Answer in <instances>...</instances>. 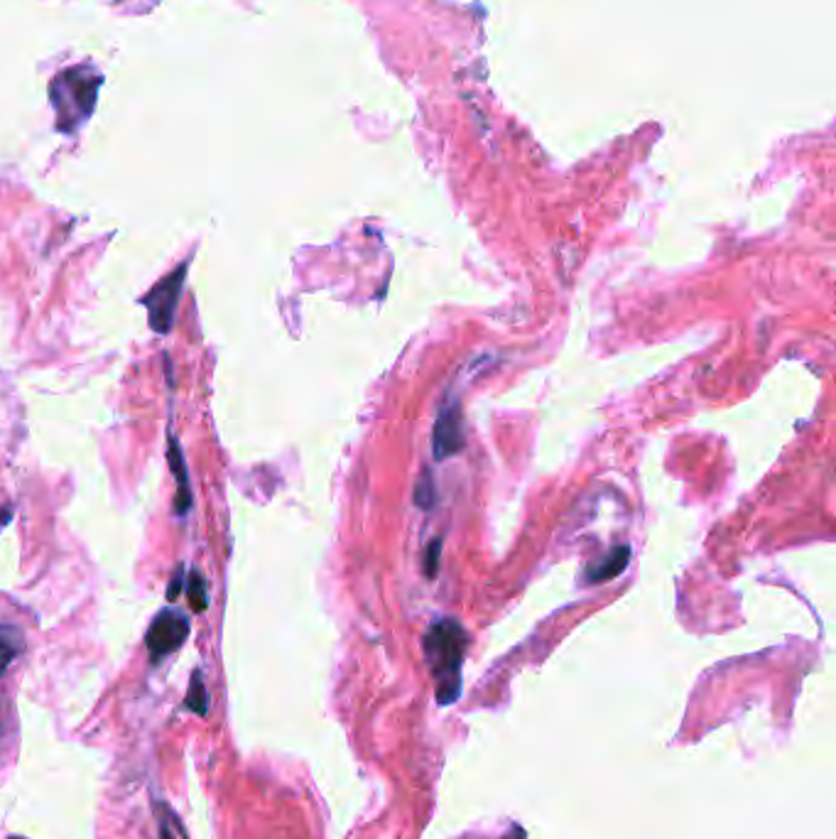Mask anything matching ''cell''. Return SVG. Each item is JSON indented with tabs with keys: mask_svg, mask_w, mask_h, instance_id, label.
I'll return each mask as SVG.
<instances>
[{
	"mask_svg": "<svg viewBox=\"0 0 836 839\" xmlns=\"http://www.w3.org/2000/svg\"><path fill=\"white\" fill-rule=\"evenodd\" d=\"M186 266H182L179 270L165 278L157 288L146 298V307L150 312V324L153 329L167 331L172 327L175 319V309H177L179 292H182V283H185Z\"/></svg>",
	"mask_w": 836,
	"mask_h": 839,
	"instance_id": "277c9868",
	"label": "cell"
},
{
	"mask_svg": "<svg viewBox=\"0 0 836 839\" xmlns=\"http://www.w3.org/2000/svg\"><path fill=\"white\" fill-rule=\"evenodd\" d=\"M189 599H192V606L196 612H204L206 609V587H204V580H201V574H192V584H189Z\"/></svg>",
	"mask_w": 836,
	"mask_h": 839,
	"instance_id": "30bf717a",
	"label": "cell"
},
{
	"mask_svg": "<svg viewBox=\"0 0 836 839\" xmlns=\"http://www.w3.org/2000/svg\"><path fill=\"white\" fill-rule=\"evenodd\" d=\"M458 444H461V432H458L457 418L442 415V420H439V425H437V432H435L437 454H439V457H447V454L457 452Z\"/></svg>",
	"mask_w": 836,
	"mask_h": 839,
	"instance_id": "52a82bcc",
	"label": "cell"
},
{
	"mask_svg": "<svg viewBox=\"0 0 836 839\" xmlns=\"http://www.w3.org/2000/svg\"><path fill=\"white\" fill-rule=\"evenodd\" d=\"M186 707L201 714V717L209 710V697H206V687L201 682V672H194L192 687H189V694H186Z\"/></svg>",
	"mask_w": 836,
	"mask_h": 839,
	"instance_id": "9c48e42d",
	"label": "cell"
},
{
	"mask_svg": "<svg viewBox=\"0 0 836 839\" xmlns=\"http://www.w3.org/2000/svg\"><path fill=\"white\" fill-rule=\"evenodd\" d=\"M628 557H630V550H628L626 545H623V548H616L603 562L589 567V581H609L613 580V577H619V574L626 570Z\"/></svg>",
	"mask_w": 836,
	"mask_h": 839,
	"instance_id": "5b68a950",
	"label": "cell"
},
{
	"mask_svg": "<svg viewBox=\"0 0 836 839\" xmlns=\"http://www.w3.org/2000/svg\"><path fill=\"white\" fill-rule=\"evenodd\" d=\"M186 636H189V622L185 613L167 609V612L157 613V619L147 631V651L153 655V661H160L165 655L175 653L185 643Z\"/></svg>",
	"mask_w": 836,
	"mask_h": 839,
	"instance_id": "3957f363",
	"label": "cell"
},
{
	"mask_svg": "<svg viewBox=\"0 0 836 839\" xmlns=\"http://www.w3.org/2000/svg\"><path fill=\"white\" fill-rule=\"evenodd\" d=\"M157 834H160V839H186L185 827L179 824L177 815L162 803L157 805Z\"/></svg>",
	"mask_w": 836,
	"mask_h": 839,
	"instance_id": "ba28073f",
	"label": "cell"
},
{
	"mask_svg": "<svg viewBox=\"0 0 836 839\" xmlns=\"http://www.w3.org/2000/svg\"><path fill=\"white\" fill-rule=\"evenodd\" d=\"M425 655L437 682V700L449 704L457 700L461 685V662L467 653V631L457 622L444 619L425 633Z\"/></svg>",
	"mask_w": 836,
	"mask_h": 839,
	"instance_id": "6da1fadb",
	"label": "cell"
},
{
	"mask_svg": "<svg viewBox=\"0 0 836 839\" xmlns=\"http://www.w3.org/2000/svg\"><path fill=\"white\" fill-rule=\"evenodd\" d=\"M25 651V638L15 626H0V675L10 668V662Z\"/></svg>",
	"mask_w": 836,
	"mask_h": 839,
	"instance_id": "8992f818",
	"label": "cell"
},
{
	"mask_svg": "<svg viewBox=\"0 0 836 839\" xmlns=\"http://www.w3.org/2000/svg\"><path fill=\"white\" fill-rule=\"evenodd\" d=\"M96 86H98V76L96 74H89V76H84V69L76 66V69H69V72L59 74L56 81L52 84V101H55L56 111H59V123L66 118H72L74 123L81 121L84 116L89 114L81 101H86L89 106H94V96H96ZM72 123V126H74Z\"/></svg>",
	"mask_w": 836,
	"mask_h": 839,
	"instance_id": "7a4b0ae2",
	"label": "cell"
}]
</instances>
